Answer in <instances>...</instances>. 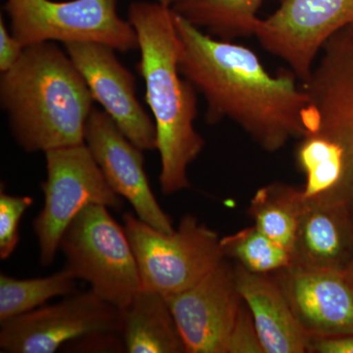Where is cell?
Segmentation results:
<instances>
[{
  "instance_id": "6da1fadb",
  "label": "cell",
  "mask_w": 353,
  "mask_h": 353,
  "mask_svg": "<svg viewBox=\"0 0 353 353\" xmlns=\"http://www.w3.org/2000/svg\"><path fill=\"white\" fill-rule=\"evenodd\" d=\"M175 24L181 73L203 95L208 123L232 120L271 153L305 136L307 97L292 70L271 75L250 48L205 34L176 13Z\"/></svg>"
},
{
  "instance_id": "7a4b0ae2",
  "label": "cell",
  "mask_w": 353,
  "mask_h": 353,
  "mask_svg": "<svg viewBox=\"0 0 353 353\" xmlns=\"http://www.w3.org/2000/svg\"><path fill=\"white\" fill-rule=\"evenodd\" d=\"M141 51L138 69L145 83V101L154 118L164 194L190 188L188 168L205 141L196 132V90L180 71V39L175 13L158 2L138 1L128 10Z\"/></svg>"
},
{
  "instance_id": "3957f363",
  "label": "cell",
  "mask_w": 353,
  "mask_h": 353,
  "mask_svg": "<svg viewBox=\"0 0 353 353\" xmlns=\"http://www.w3.org/2000/svg\"><path fill=\"white\" fill-rule=\"evenodd\" d=\"M94 102L71 58L53 41L26 46L0 77L1 108L14 139L27 152L85 143Z\"/></svg>"
},
{
  "instance_id": "277c9868",
  "label": "cell",
  "mask_w": 353,
  "mask_h": 353,
  "mask_svg": "<svg viewBox=\"0 0 353 353\" xmlns=\"http://www.w3.org/2000/svg\"><path fill=\"white\" fill-rule=\"evenodd\" d=\"M138 263L141 290L167 296L192 287L225 260L219 234L194 215L183 216L178 229L159 231L138 216L123 215Z\"/></svg>"
},
{
  "instance_id": "5b68a950",
  "label": "cell",
  "mask_w": 353,
  "mask_h": 353,
  "mask_svg": "<svg viewBox=\"0 0 353 353\" xmlns=\"http://www.w3.org/2000/svg\"><path fill=\"white\" fill-rule=\"evenodd\" d=\"M59 250L66 259L65 268L118 308L126 307L141 289L126 230L106 206L90 204L83 208L65 230Z\"/></svg>"
},
{
  "instance_id": "8992f818",
  "label": "cell",
  "mask_w": 353,
  "mask_h": 353,
  "mask_svg": "<svg viewBox=\"0 0 353 353\" xmlns=\"http://www.w3.org/2000/svg\"><path fill=\"white\" fill-rule=\"evenodd\" d=\"M13 36L23 46L92 41L120 52L139 50L129 20L117 12V0H6Z\"/></svg>"
},
{
  "instance_id": "52a82bcc",
  "label": "cell",
  "mask_w": 353,
  "mask_h": 353,
  "mask_svg": "<svg viewBox=\"0 0 353 353\" xmlns=\"http://www.w3.org/2000/svg\"><path fill=\"white\" fill-rule=\"evenodd\" d=\"M46 159L43 208L32 225L41 263L50 266L65 230L83 208L99 204L120 211L123 199L111 189L85 143L50 150Z\"/></svg>"
},
{
  "instance_id": "ba28073f",
  "label": "cell",
  "mask_w": 353,
  "mask_h": 353,
  "mask_svg": "<svg viewBox=\"0 0 353 353\" xmlns=\"http://www.w3.org/2000/svg\"><path fill=\"white\" fill-rule=\"evenodd\" d=\"M306 134H317L340 148L345 179L341 199L353 211V25L336 32L323 46L307 80Z\"/></svg>"
},
{
  "instance_id": "9c48e42d",
  "label": "cell",
  "mask_w": 353,
  "mask_h": 353,
  "mask_svg": "<svg viewBox=\"0 0 353 353\" xmlns=\"http://www.w3.org/2000/svg\"><path fill=\"white\" fill-rule=\"evenodd\" d=\"M121 330L120 308L92 290L75 292L60 303L1 323L0 347L11 353H53L88 334H121Z\"/></svg>"
},
{
  "instance_id": "30bf717a",
  "label": "cell",
  "mask_w": 353,
  "mask_h": 353,
  "mask_svg": "<svg viewBox=\"0 0 353 353\" xmlns=\"http://www.w3.org/2000/svg\"><path fill=\"white\" fill-rule=\"evenodd\" d=\"M352 25L353 0H282L275 12L260 20L255 37L303 83L325 43Z\"/></svg>"
},
{
  "instance_id": "8fae6325",
  "label": "cell",
  "mask_w": 353,
  "mask_h": 353,
  "mask_svg": "<svg viewBox=\"0 0 353 353\" xmlns=\"http://www.w3.org/2000/svg\"><path fill=\"white\" fill-rule=\"evenodd\" d=\"M187 353H226L243 299L225 260L196 284L167 296Z\"/></svg>"
},
{
  "instance_id": "7c38bea8",
  "label": "cell",
  "mask_w": 353,
  "mask_h": 353,
  "mask_svg": "<svg viewBox=\"0 0 353 353\" xmlns=\"http://www.w3.org/2000/svg\"><path fill=\"white\" fill-rule=\"evenodd\" d=\"M65 51L90 88L94 101L134 145L157 150L154 121L145 112L136 94V79L112 48L92 41L64 43Z\"/></svg>"
},
{
  "instance_id": "4fadbf2b",
  "label": "cell",
  "mask_w": 353,
  "mask_h": 353,
  "mask_svg": "<svg viewBox=\"0 0 353 353\" xmlns=\"http://www.w3.org/2000/svg\"><path fill=\"white\" fill-rule=\"evenodd\" d=\"M85 143L111 189L132 204L139 219L166 233L175 230L150 189L143 150L125 136L105 111L92 109Z\"/></svg>"
},
{
  "instance_id": "5bb4252c",
  "label": "cell",
  "mask_w": 353,
  "mask_h": 353,
  "mask_svg": "<svg viewBox=\"0 0 353 353\" xmlns=\"http://www.w3.org/2000/svg\"><path fill=\"white\" fill-rule=\"evenodd\" d=\"M309 338L353 334V273L288 267L272 273Z\"/></svg>"
},
{
  "instance_id": "9a60e30c",
  "label": "cell",
  "mask_w": 353,
  "mask_h": 353,
  "mask_svg": "<svg viewBox=\"0 0 353 353\" xmlns=\"http://www.w3.org/2000/svg\"><path fill=\"white\" fill-rule=\"evenodd\" d=\"M292 267L348 269L353 259V211L327 196L305 199L290 250Z\"/></svg>"
},
{
  "instance_id": "2e32d148",
  "label": "cell",
  "mask_w": 353,
  "mask_h": 353,
  "mask_svg": "<svg viewBox=\"0 0 353 353\" xmlns=\"http://www.w3.org/2000/svg\"><path fill=\"white\" fill-rule=\"evenodd\" d=\"M236 287L254 320L264 353L307 352L309 336L271 274L234 268Z\"/></svg>"
},
{
  "instance_id": "e0dca14e",
  "label": "cell",
  "mask_w": 353,
  "mask_h": 353,
  "mask_svg": "<svg viewBox=\"0 0 353 353\" xmlns=\"http://www.w3.org/2000/svg\"><path fill=\"white\" fill-rule=\"evenodd\" d=\"M121 312V336L127 352H187L175 318L162 294L141 290Z\"/></svg>"
},
{
  "instance_id": "ac0fdd59",
  "label": "cell",
  "mask_w": 353,
  "mask_h": 353,
  "mask_svg": "<svg viewBox=\"0 0 353 353\" xmlns=\"http://www.w3.org/2000/svg\"><path fill=\"white\" fill-rule=\"evenodd\" d=\"M264 0H180L172 9L183 19L222 41L255 36Z\"/></svg>"
},
{
  "instance_id": "d6986e66",
  "label": "cell",
  "mask_w": 353,
  "mask_h": 353,
  "mask_svg": "<svg viewBox=\"0 0 353 353\" xmlns=\"http://www.w3.org/2000/svg\"><path fill=\"white\" fill-rule=\"evenodd\" d=\"M303 202V189L289 183H272L255 192L248 214L262 233L290 252Z\"/></svg>"
},
{
  "instance_id": "ffe728a7",
  "label": "cell",
  "mask_w": 353,
  "mask_h": 353,
  "mask_svg": "<svg viewBox=\"0 0 353 353\" xmlns=\"http://www.w3.org/2000/svg\"><path fill=\"white\" fill-rule=\"evenodd\" d=\"M299 141L296 161L305 175L303 196H327L341 201L345 162L340 148L317 134H306Z\"/></svg>"
},
{
  "instance_id": "44dd1931",
  "label": "cell",
  "mask_w": 353,
  "mask_h": 353,
  "mask_svg": "<svg viewBox=\"0 0 353 353\" xmlns=\"http://www.w3.org/2000/svg\"><path fill=\"white\" fill-rule=\"evenodd\" d=\"M78 280L68 269L44 278L16 279L0 275V323L41 307L53 297L76 292Z\"/></svg>"
},
{
  "instance_id": "7402d4cb",
  "label": "cell",
  "mask_w": 353,
  "mask_h": 353,
  "mask_svg": "<svg viewBox=\"0 0 353 353\" xmlns=\"http://www.w3.org/2000/svg\"><path fill=\"white\" fill-rule=\"evenodd\" d=\"M221 248L225 257L236 260L253 273H275L292 265L289 250L269 239L255 225L221 238Z\"/></svg>"
},
{
  "instance_id": "603a6c76",
  "label": "cell",
  "mask_w": 353,
  "mask_h": 353,
  "mask_svg": "<svg viewBox=\"0 0 353 353\" xmlns=\"http://www.w3.org/2000/svg\"><path fill=\"white\" fill-rule=\"evenodd\" d=\"M32 204V197L10 196L1 190V194H0V259H8L15 250L20 240L21 219Z\"/></svg>"
},
{
  "instance_id": "cb8c5ba5",
  "label": "cell",
  "mask_w": 353,
  "mask_h": 353,
  "mask_svg": "<svg viewBox=\"0 0 353 353\" xmlns=\"http://www.w3.org/2000/svg\"><path fill=\"white\" fill-rule=\"evenodd\" d=\"M226 353H264L252 312L245 301L230 334Z\"/></svg>"
},
{
  "instance_id": "d4e9b609",
  "label": "cell",
  "mask_w": 353,
  "mask_h": 353,
  "mask_svg": "<svg viewBox=\"0 0 353 353\" xmlns=\"http://www.w3.org/2000/svg\"><path fill=\"white\" fill-rule=\"evenodd\" d=\"M70 345L75 350L87 352H126L122 336L118 333H97L88 334Z\"/></svg>"
},
{
  "instance_id": "484cf974",
  "label": "cell",
  "mask_w": 353,
  "mask_h": 353,
  "mask_svg": "<svg viewBox=\"0 0 353 353\" xmlns=\"http://www.w3.org/2000/svg\"><path fill=\"white\" fill-rule=\"evenodd\" d=\"M25 46L7 29L3 17L0 18V72L3 73L19 60Z\"/></svg>"
},
{
  "instance_id": "4316f807",
  "label": "cell",
  "mask_w": 353,
  "mask_h": 353,
  "mask_svg": "<svg viewBox=\"0 0 353 353\" xmlns=\"http://www.w3.org/2000/svg\"><path fill=\"white\" fill-rule=\"evenodd\" d=\"M307 352L353 353V334L330 338H309Z\"/></svg>"
},
{
  "instance_id": "83f0119b",
  "label": "cell",
  "mask_w": 353,
  "mask_h": 353,
  "mask_svg": "<svg viewBox=\"0 0 353 353\" xmlns=\"http://www.w3.org/2000/svg\"><path fill=\"white\" fill-rule=\"evenodd\" d=\"M155 1L158 2L159 4H161V6L170 7V8H172V7L178 3L180 0H155Z\"/></svg>"
},
{
  "instance_id": "f1b7e54d",
  "label": "cell",
  "mask_w": 353,
  "mask_h": 353,
  "mask_svg": "<svg viewBox=\"0 0 353 353\" xmlns=\"http://www.w3.org/2000/svg\"><path fill=\"white\" fill-rule=\"evenodd\" d=\"M350 270L352 271V273H353V259H352V264H350Z\"/></svg>"
}]
</instances>
